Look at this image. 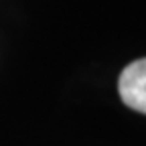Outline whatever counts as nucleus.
<instances>
[{"label":"nucleus","instance_id":"1","mask_svg":"<svg viewBox=\"0 0 146 146\" xmlns=\"http://www.w3.org/2000/svg\"><path fill=\"white\" fill-rule=\"evenodd\" d=\"M118 91L128 108L146 114V57L132 61L122 71L118 79Z\"/></svg>","mask_w":146,"mask_h":146}]
</instances>
